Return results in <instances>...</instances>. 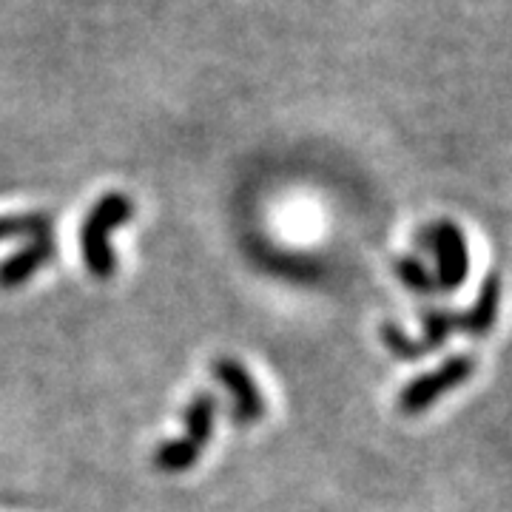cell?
<instances>
[{
  "instance_id": "11",
  "label": "cell",
  "mask_w": 512,
  "mask_h": 512,
  "mask_svg": "<svg viewBox=\"0 0 512 512\" xmlns=\"http://www.w3.org/2000/svg\"><path fill=\"white\" fill-rule=\"evenodd\" d=\"M393 271L407 285V291H413L416 296H433V293H439L436 276L424 268V262H421L419 256H402V259H396L393 262Z\"/></svg>"
},
{
  "instance_id": "3",
  "label": "cell",
  "mask_w": 512,
  "mask_h": 512,
  "mask_svg": "<svg viewBox=\"0 0 512 512\" xmlns=\"http://www.w3.org/2000/svg\"><path fill=\"white\" fill-rule=\"evenodd\" d=\"M419 248L436 256V285L444 293H456L470 274V248L456 222H439L419 234Z\"/></svg>"
},
{
  "instance_id": "9",
  "label": "cell",
  "mask_w": 512,
  "mask_h": 512,
  "mask_svg": "<svg viewBox=\"0 0 512 512\" xmlns=\"http://www.w3.org/2000/svg\"><path fill=\"white\" fill-rule=\"evenodd\" d=\"M202 450L200 447H194L191 441L180 436V439H165L157 444V450H154V467L160 470V473H168V476H180V473H188L197 461H200Z\"/></svg>"
},
{
  "instance_id": "12",
  "label": "cell",
  "mask_w": 512,
  "mask_h": 512,
  "mask_svg": "<svg viewBox=\"0 0 512 512\" xmlns=\"http://www.w3.org/2000/svg\"><path fill=\"white\" fill-rule=\"evenodd\" d=\"M382 342L384 348L390 350L396 359H402V362H419V359L427 356L419 342L410 339V336H407L399 325H393V322H384L382 325Z\"/></svg>"
},
{
  "instance_id": "7",
  "label": "cell",
  "mask_w": 512,
  "mask_h": 512,
  "mask_svg": "<svg viewBox=\"0 0 512 512\" xmlns=\"http://www.w3.org/2000/svg\"><path fill=\"white\" fill-rule=\"evenodd\" d=\"M214 419H217V396L202 390L185 407V439L191 441L194 447L205 450L211 436H214Z\"/></svg>"
},
{
  "instance_id": "6",
  "label": "cell",
  "mask_w": 512,
  "mask_h": 512,
  "mask_svg": "<svg viewBox=\"0 0 512 512\" xmlns=\"http://www.w3.org/2000/svg\"><path fill=\"white\" fill-rule=\"evenodd\" d=\"M498 305H501V276L490 274L484 276L481 282V291H478L473 308L458 316V330L473 336V339H481L487 336L495 325V316H498Z\"/></svg>"
},
{
  "instance_id": "2",
  "label": "cell",
  "mask_w": 512,
  "mask_h": 512,
  "mask_svg": "<svg viewBox=\"0 0 512 512\" xmlns=\"http://www.w3.org/2000/svg\"><path fill=\"white\" fill-rule=\"evenodd\" d=\"M476 373V359L470 353H456L444 359L436 370L421 373L399 393V410L404 416H419L439 402L444 393L456 390Z\"/></svg>"
},
{
  "instance_id": "4",
  "label": "cell",
  "mask_w": 512,
  "mask_h": 512,
  "mask_svg": "<svg viewBox=\"0 0 512 512\" xmlns=\"http://www.w3.org/2000/svg\"><path fill=\"white\" fill-rule=\"evenodd\" d=\"M211 373L231 393V421L237 427H251L268 413L262 390L256 387L251 370L242 362L231 359V356H220L211 362Z\"/></svg>"
},
{
  "instance_id": "1",
  "label": "cell",
  "mask_w": 512,
  "mask_h": 512,
  "mask_svg": "<svg viewBox=\"0 0 512 512\" xmlns=\"http://www.w3.org/2000/svg\"><path fill=\"white\" fill-rule=\"evenodd\" d=\"M134 217V202L123 191H109L106 197L94 202V208L86 214L80 228V251L86 271L94 279H111L117 271V254L111 248V231L126 225Z\"/></svg>"
},
{
  "instance_id": "8",
  "label": "cell",
  "mask_w": 512,
  "mask_h": 512,
  "mask_svg": "<svg viewBox=\"0 0 512 512\" xmlns=\"http://www.w3.org/2000/svg\"><path fill=\"white\" fill-rule=\"evenodd\" d=\"M55 217L49 211H26V214H3L0 217V242L9 239H43L52 237Z\"/></svg>"
},
{
  "instance_id": "5",
  "label": "cell",
  "mask_w": 512,
  "mask_h": 512,
  "mask_svg": "<svg viewBox=\"0 0 512 512\" xmlns=\"http://www.w3.org/2000/svg\"><path fill=\"white\" fill-rule=\"evenodd\" d=\"M57 254V245L52 237L32 239L29 245H23L20 251L12 256H6L0 262V288L3 291H15L23 282H29L32 276L46 268L52 262V256Z\"/></svg>"
},
{
  "instance_id": "10",
  "label": "cell",
  "mask_w": 512,
  "mask_h": 512,
  "mask_svg": "<svg viewBox=\"0 0 512 512\" xmlns=\"http://www.w3.org/2000/svg\"><path fill=\"white\" fill-rule=\"evenodd\" d=\"M421 325H424V339L419 345L424 348V353H433L453 339V333L458 330V313L430 308V311L421 313Z\"/></svg>"
}]
</instances>
